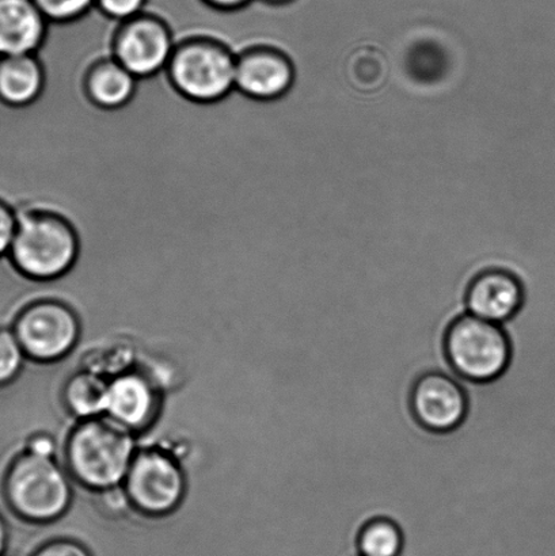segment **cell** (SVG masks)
<instances>
[{"label": "cell", "instance_id": "cell-13", "mask_svg": "<svg viewBox=\"0 0 555 556\" xmlns=\"http://www.w3.org/2000/svg\"><path fill=\"white\" fill-rule=\"evenodd\" d=\"M156 395L149 380L135 372L109 381L105 416L129 430L146 427L155 413Z\"/></svg>", "mask_w": 555, "mask_h": 556}, {"label": "cell", "instance_id": "cell-19", "mask_svg": "<svg viewBox=\"0 0 555 556\" xmlns=\"http://www.w3.org/2000/svg\"><path fill=\"white\" fill-rule=\"evenodd\" d=\"M25 352L14 331L0 330V384L9 383L18 375Z\"/></svg>", "mask_w": 555, "mask_h": 556}, {"label": "cell", "instance_id": "cell-2", "mask_svg": "<svg viewBox=\"0 0 555 556\" xmlns=\"http://www.w3.org/2000/svg\"><path fill=\"white\" fill-rule=\"evenodd\" d=\"M130 432L106 416L84 419L65 446V460L76 481L101 492L119 486L136 455Z\"/></svg>", "mask_w": 555, "mask_h": 556}, {"label": "cell", "instance_id": "cell-7", "mask_svg": "<svg viewBox=\"0 0 555 556\" xmlns=\"http://www.w3.org/2000/svg\"><path fill=\"white\" fill-rule=\"evenodd\" d=\"M13 331L26 356L37 362H54L73 351L79 324L68 305L43 299L22 311Z\"/></svg>", "mask_w": 555, "mask_h": 556}, {"label": "cell", "instance_id": "cell-14", "mask_svg": "<svg viewBox=\"0 0 555 556\" xmlns=\"http://www.w3.org/2000/svg\"><path fill=\"white\" fill-rule=\"evenodd\" d=\"M86 92L94 105L118 111L134 100L139 79L116 59L109 56L92 64L86 75Z\"/></svg>", "mask_w": 555, "mask_h": 556}, {"label": "cell", "instance_id": "cell-5", "mask_svg": "<svg viewBox=\"0 0 555 556\" xmlns=\"http://www.w3.org/2000/svg\"><path fill=\"white\" fill-rule=\"evenodd\" d=\"M4 494L10 508L27 521L49 522L71 503L68 477L53 457L26 452L9 468Z\"/></svg>", "mask_w": 555, "mask_h": 556}, {"label": "cell", "instance_id": "cell-23", "mask_svg": "<svg viewBox=\"0 0 555 556\" xmlns=\"http://www.w3.org/2000/svg\"><path fill=\"white\" fill-rule=\"evenodd\" d=\"M205 8L223 14H236L257 3V0H199Z\"/></svg>", "mask_w": 555, "mask_h": 556}, {"label": "cell", "instance_id": "cell-21", "mask_svg": "<svg viewBox=\"0 0 555 556\" xmlns=\"http://www.w3.org/2000/svg\"><path fill=\"white\" fill-rule=\"evenodd\" d=\"M16 227H18V214L13 206L0 200V258L8 257Z\"/></svg>", "mask_w": 555, "mask_h": 556}, {"label": "cell", "instance_id": "cell-4", "mask_svg": "<svg viewBox=\"0 0 555 556\" xmlns=\"http://www.w3.org/2000/svg\"><path fill=\"white\" fill-rule=\"evenodd\" d=\"M444 349L454 375L472 383H489L502 376L513 353L502 325L467 313L450 325Z\"/></svg>", "mask_w": 555, "mask_h": 556}, {"label": "cell", "instance_id": "cell-3", "mask_svg": "<svg viewBox=\"0 0 555 556\" xmlns=\"http://www.w3.org/2000/svg\"><path fill=\"white\" fill-rule=\"evenodd\" d=\"M174 89L188 100L215 103L236 91L237 52L209 36L177 41L166 68Z\"/></svg>", "mask_w": 555, "mask_h": 556}, {"label": "cell", "instance_id": "cell-18", "mask_svg": "<svg viewBox=\"0 0 555 556\" xmlns=\"http://www.w3.org/2000/svg\"><path fill=\"white\" fill-rule=\"evenodd\" d=\"M51 24H71L96 10V0H33Z\"/></svg>", "mask_w": 555, "mask_h": 556}, {"label": "cell", "instance_id": "cell-26", "mask_svg": "<svg viewBox=\"0 0 555 556\" xmlns=\"http://www.w3.org/2000/svg\"><path fill=\"white\" fill-rule=\"evenodd\" d=\"M5 542H8V528H5L4 520L0 516V555L3 553Z\"/></svg>", "mask_w": 555, "mask_h": 556}, {"label": "cell", "instance_id": "cell-20", "mask_svg": "<svg viewBox=\"0 0 555 556\" xmlns=\"http://www.w3.org/2000/svg\"><path fill=\"white\" fill-rule=\"evenodd\" d=\"M151 0H96V10L106 18L122 24L150 9Z\"/></svg>", "mask_w": 555, "mask_h": 556}, {"label": "cell", "instance_id": "cell-8", "mask_svg": "<svg viewBox=\"0 0 555 556\" xmlns=\"http://www.w3.org/2000/svg\"><path fill=\"white\" fill-rule=\"evenodd\" d=\"M124 490L136 509L151 516L167 515L184 498V472L165 452L144 450L135 455Z\"/></svg>", "mask_w": 555, "mask_h": 556}, {"label": "cell", "instance_id": "cell-22", "mask_svg": "<svg viewBox=\"0 0 555 556\" xmlns=\"http://www.w3.org/2000/svg\"><path fill=\"white\" fill-rule=\"evenodd\" d=\"M33 556H91V554L80 543L60 539V541L43 544Z\"/></svg>", "mask_w": 555, "mask_h": 556}, {"label": "cell", "instance_id": "cell-11", "mask_svg": "<svg viewBox=\"0 0 555 556\" xmlns=\"http://www.w3.org/2000/svg\"><path fill=\"white\" fill-rule=\"evenodd\" d=\"M525 302V287L518 275L491 266L471 278L466 291L467 314L503 325L513 319Z\"/></svg>", "mask_w": 555, "mask_h": 556}, {"label": "cell", "instance_id": "cell-1", "mask_svg": "<svg viewBox=\"0 0 555 556\" xmlns=\"http://www.w3.org/2000/svg\"><path fill=\"white\" fill-rule=\"evenodd\" d=\"M79 255V233L67 217L48 210L18 215L9 258L22 276L36 282L62 280L74 270Z\"/></svg>", "mask_w": 555, "mask_h": 556}, {"label": "cell", "instance_id": "cell-15", "mask_svg": "<svg viewBox=\"0 0 555 556\" xmlns=\"http://www.w3.org/2000/svg\"><path fill=\"white\" fill-rule=\"evenodd\" d=\"M46 68L37 54L0 58V100L10 106H27L41 97Z\"/></svg>", "mask_w": 555, "mask_h": 556}, {"label": "cell", "instance_id": "cell-9", "mask_svg": "<svg viewBox=\"0 0 555 556\" xmlns=\"http://www.w3.org/2000/svg\"><path fill=\"white\" fill-rule=\"evenodd\" d=\"M297 76L291 54L279 47L257 43L237 53L236 90L250 100H282L291 94Z\"/></svg>", "mask_w": 555, "mask_h": 556}, {"label": "cell", "instance_id": "cell-25", "mask_svg": "<svg viewBox=\"0 0 555 556\" xmlns=\"http://www.w3.org/2000/svg\"><path fill=\"white\" fill-rule=\"evenodd\" d=\"M260 4L265 5V8L269 9H282L288 8L297 2V0H257Z\"/></svg>", "mask_w": 555, "mask_h": 556}, {"label": "cell", "instance_id": "cell-6", "mask_svg": "<svg viewBox=\"0 0 555 556\" xmlns=\"http://www.w3.org/2000/svg\"><path fill=\"white\" fill-rule=\"evenodd\" d=\"M177 46L171 25L161 15L146 11L118 24L112 56L138 79L165 73Z\"/></svg>", "mask_w": 555, "mask_h": 556}, {"label": "cell", "instance_id": "cell-16", "mask_svg": "<svg viewBox=\"0 0 555 556\" xmlns=\"http://www.w3.org/2000/svg\"><path fill=\"white\" fill-rule=\"evenodd\" d=\"M109 381L85 370L73 376L64 387V403L74 416L81 419L105 416Z\"/></svg>", "mask_w": 555, "mask_h": 556}, {"label": "cell", "instance_id": "cell-17", "mask_svg": "<svg viewBox=\"0 0 555 556\" xmlns=\"http://www.w3.org/2000/svg\"><path fill=\"white\" fill-rule=\"evenodd\" d=\"M404 544L400 526L389 519L368 521L357 536L358 556H401Z\"/></svg>", "mask_w": 555, "mask_h": 556}, {"label": "cell", "instance_id": "cell-10", "mask_svg": "<svg viewBox=\"0 0 555 556\" xmlns=\"http://www.w3.org/2000/svg\"><path fill=\"white\" fill-rule=\"evenodd\" d=\"M412 412L424 428L450 432L458 428L467 414V395L449 362L442 369L424 374L413 386Z\"/></svg>", "mask_w": 555, "mask_h": 556}, {"label": "cell", "instance_id": "cell-24", "mask_svg": "<svg viewBox=\"0 0 555 556\" xmlns=\"http://www.w3.org/2000/svg\"><path fill=\"white\" fill-rule=\"evenodd\" d=\"M54 450H56V445H54L53 439L49 438L48 434L33 435L29 444H27V452L33 455L53 457Z\"/></svg>", "mask_w": 555, "mask_h": 556}, {"label": "cell", "instance_id": "cell-12", "mask_svg": "<svg viewBox=\"0 0 555 556\" xmlns=\"http://www.w3.org/2000/svg\"><path fill=\"white\" fill-rule=\"evenodd\" d=\"M49 25L33 0H0V58L37 54Z\"/></svg>", "mask_w": 555, "mask_h": 556}]
</instances>
